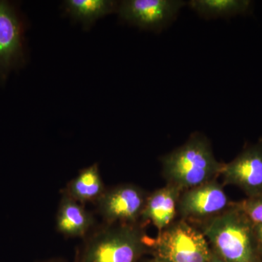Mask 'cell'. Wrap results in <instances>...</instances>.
<instances>
[{"mask_svg":"<svg viewBox=\"0 0 262 262\" xmlns=\"http://www.w3.org/2000/svg\"><path fill=\"white\" fill-rule=\"evenodd\" d=\"M195 224L226 262H262L254 225L235 203L223 213Z\"/></svg>","mask_w":262,"mask_h":262,"instance_id":"6da1fadb","label":"cell"},{"mask_svg":"<svg viewBox=\"0 0 262 262\" xmlns=\"http://www.w3.org/2000/svg\"><path fill=\"white\" fill-rule=\"evenodd\" d=\"M167 184L184 191L215 180L225 163L215 158L211 141L201 133L189 136L183 145L160 158Z\"/></svg>","mask_w":262,"mask_h":262,"instance_id":"7a4b0ae2","label":"cell"},{"mask_svg":"<svg viewBox=\"0 0 262 262\" xmlns=\"http://www.w3.org/2000/svg\"><path fill=\"white\" fill-rule=\"evenodd\" d=\"M151 239L141 223H104L86 236L77 262H137Z\"/></svg>","mask_w":262,"mask_h":262,"instance_id":"3957f363","label":"cell"},{"mask_svg":"<svg viewBox=\"0 0 262 262\" xmlns=\"http://www.w3.org/2000/svg\"><path fill=\"white\" fill-rule=\"evenodd\" d=\"M149 251L159 262H208L211 248L201 229L179 219L151 239Z\"/></svg>","mask_w":262,"mask_h":262,"instance_id":"277c9868","label":"cell"},{"mask_svg":"<svg viewBox=\"0 0 262 262\" xmlns=\"http://www.w3.org/2000/svg\"><path fill=\"white\" fill-rule=\"evenodd\" d=\"M26 23L14 3L0 1V82L27 61Z\"/></svg>","mask_w":262,"mask_h":262,"instance_id":"5b68a950","label":"cell"},{"mask_svg":"<svg viewBox=\"0 0 262 262\" xmlns=\"http://www.w3.org/2000/svg\"><path fill=\"white\" fill-rule=\"evenodd\" d=\"M186 5L182 0H123L119 2L117 14L125 23L160 33L173 23Z\"/></svg>","mask_w":262,"mask_h":262,"instance_id":"8992f818","label":"cell"},{"mask_svg":"<svg viewBox=\"0 0 262 262\" xmlns=\"http://www.w3.org/2000/svg\"><path fill=\"white\" fill-rule=\"evenodd\" d=\"M148 195L135 184H120L106 189L96 201V208L105 224L141 223Z\"/></svg>","mask_w":262,"mask_h":262,"instance_id":"52a82bcc","label":"cell"},{"mask_svg":"<svg viewBox=\"0 0 262 262\" xmlns=\"http://www.w3.org/2000/svg\"><path fill=\"white\" fill-rule=\"evenodd\" d=\"M216 180L183 191L178 203L181 220L198 223L223 213L232 205Z\"/></svg>","mask_w":262,"mask_h":262,"instance_id":"ba28073f","label":"cell"},{"mask_svg":"<svg viewBox=\"0 0 262 262\" xmlns=\"http://www.w3.org/2000/svg\"><path fill=\"white\" fill-rule=\"evenodd\" d=\"M221 175L225 184L239 187L247 198L262 194V139L225 163Z\"/></svg>","mask_w":262,"mask_h":262,"instance_id":"9c48e42d","label":"cell"},{"mask_svg":"<svg viewBox=\"0 0 262 262\" xmlns=\"http://www.w3.org/2000/svg\"><path fill=\"white\" fill-rule=\"evenodd\" d=\"M182 192L179 188L167 184L149 194L141 214V223L144 225L151 222L158 232L172 225L178 215V203Z\"/></svg>","mask_w":262,"mask_h":262,"instance_id":"30bf717a","label":"cell"},{"mask_svg":"<svg viewBox=\"0 0 262 262\" xmlns=\"http://www.w3.org/2000/svg\"><path fill=\"white\" fill-rule=\"evenodd\" d=\"M94 225V215L63 192L57 212V231L67 237H86Z\"/></svg>","mask_w":262,"mask_h":262,"instance_id":"8fae6325","label":"cell"},{"mask_svg":"<svg viewBox=\"0 0 262 262\" xmlns=\"http://www.w3.org/2000/svg\"><path fill=\"white\" fill-rule=\"evenodd\" d=\"M119 2L115 0H66L63 13L84 30H89L100 18L117 13Z\"/></svg>","mask_w":262,"mask_h":262,"instance_id":"7c38bea8","label":"cell"},{"mask_svg":"<svg viewBox=\"0 0 262 262\" xmlns=\"http://www.w3.org/2000/svg\"><path fill=\"white\" fill-rule=\"evenodd\" d=\"M98 163L82 169L71 180L63 192L83 205L96 203L106 191Z\"/></svg>","mask_w":262,"mask_h":262,"instance_id":"4fadbf2b","label":"cell"},{"mask_svg":"<svg viewBox=\"0 0 262 262\" xmlns=\"http://www.w3.org/2000/svg\"><path fill=\"white\" fill-rule=\"evenodd\" d=\"M187 5L202 18L209 20L245 14L251 9L252 3L248 0H191Z\"/></svg>","mask_w":262,"mask_h":262,"instance_id":"5bb4252c","label":"cell"},{"mask_svg":"<svg viewBox=\"0 0 262 262\" xmlns=\"http://www.w3.org/2000/svg\"><path fill=\"white\" fill-rule=\"evenodd\" d=\"M235 203L253 224L262 225V194L247 198Z\"/></svg>","mask_w":262,"mask_h":262,"instance_id":"9a60e30c","label":"cell"},{"mask_svg":"<svg viewBox=\"0 0 262 262\" xmlns=\"http://www.w3.org/2000/svg\"><path fill=\"white\" fill-rule=\"evenodd\" d=\"M253 225H254L255 235L257 241L258 251L262 257V225H256V224H253Z\"/></svg>","mask_w":262,"mask_h":262,"instance_id":"2e32d148","label":"cell"},{"mask_svg":"<svg viewBox=\"0 0 262 262\" xmlns=\"http://www.w3.org/2000/svg\"><path fill=\"white\" fill-rule=\"evenodd\" d=\"M208 262H226L225 260L222 259V258L217 254L216 253L213 251L211 248V256H210L209 261Z\"/></svg>","mask_w":262,"mask_h":262,"instance_id":"e0dca14e","label":"cell"},{"mask_svg":"<svg viewBox=\"0 0 262 262\" xmlns=\"http://www.w3.org/2000/svg\"><path fill=\"white\" fill-rule=\"evenodd\" d=\"M144 262H159L157 261V260H155L154 258H151V259H147L146 260V261H144Z\"/></svg>","mask_w":262,"mask_h":262,"instance_id":"ac0fdd59","label":"cell"},{"mask_svg":"<svg viewBox=\"0 0 262 262\" xmlns=\"http://www.w3.org/2000/svg\"><path fill=\"white\" fill-rule=\"evenodd\" d=\"M44 262H63V261H59V260H50V261H44Z\"/></svg>","mask_w":262,"mask_h":262,"instance_id":"d6986e66","label":"cell"}]
</instances>
